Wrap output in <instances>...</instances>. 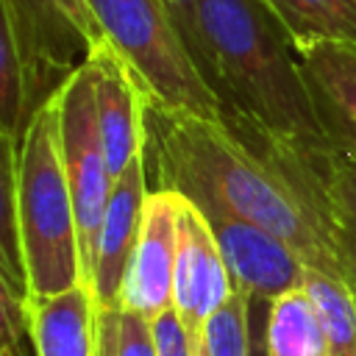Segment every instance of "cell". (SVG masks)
Masks as SVG:
<instances>
[{"label":"cell","instance_id":"e0dca14e","mask_svg":"<svg viewBox=\"0 0 356 356\" xmlns=\"http://www.w3.org/2000/svg\"><path fill=\"white\" fill-rule=\"evenodd\" d=\"M300 286L317 309L331 356H356V289L314 267H306Z\"/></svg>","mask_w":356,"mask_h":356},{"label":"cell","instance_id":"5b68a950","mask_svg":"<svg viewBox=\"0 0 356 356\" xmlns=\"http://www.w3.org/2000/svg\"><path fill=\"white\" fill-rule=\"evenodd\" d=\"M222 120L256 145L306 197L342 259L348 284L356 289V167L328 142H295L239 114Z\"/></svg>","mask_w":356,"mask_h":356},{"label":"cell","instance_id":"7402d4cb","mask_svg":"<svg viewBox=\"0 0 356 356\" xmlns=\"http://www.w3.org/2000/svg\"><path fill=\"white\" fill-rule=\"evenodd\" d=\"M250 356H267V300H253L250 298Z\"/></svg>","mask_w":356,"mask_h":356},{"label":"cell","instance_id":"ac0fdd59","mask_svg":"<svg viewBox=\"0 0 356 356\" xmlns=\"http://www.w3.org/2000/svg\"><path fill=\"white\" fill-rule=\"evenodd\" d=\"M250 295L236 289L231 300L206 323L203 348L206 356H250Z\"/></svg>","mask_w":356,"mask_h":356},{"label":"cell","instance_id":"6da1fadb","mask_svg":"<svg viewBox=\"0 0 356 356\" xmlns=\"http://www.w3.org/2000/svg\"><path fill=\"white\" fill-rule=\"evenodd\" d=\"M145 131L150 192H178L195 206H217L250 220L292 245L309 267L348 281L342 259L306 197L222 117L167 108L147 97Z\"/></svg>","mask_w":356,"mask_h":356},{"label":"cell","instance_id":"7c38bea8","mask_svg":"<svg viewBox=\"0 0 356 356\" xmlns=\"http://www.w3.org/2000/svg\"><path fill=\"white\" fill-rule=\"evenodd\" d=\"M147 195H150V184L142 156L114 181V189L108 195V206L97 239L92 284H89L97 312H120V292L139 239Z\"/></svg>","mask_w":356,"mask_h":356},{"label":"cell","instance_id":"44dd1931","mask_svg":"<svg viewBox=\"0 0 356 356\" xmlns=\"http://www.w3.org/2000/svg\"><path fill=\"white\" fill-rule=\"evenodd\" d=\"M164 3H167L170 14H172V19H175V25L184 36L197 70H200V61H203V47H200V33H197V6H200V0H164Z\"/></svg>","mask_w":356,"mask_h":356},{"label":"cell","instance_id":"52a82bcc","mask_svg":"<svg viewBox=\"0 0 356 356\" xmlns=\"http://www.w3.org/2000/svg\"><path fill=\"white\" fill-rule=\"evenodd\" d=\"M3 22L22 53L31 103L39 108L83 64L75 61L106 42L89 0H0Z\"/></svg>","mask_w":356,"mask_h":356},{"label":"cell","instance_id":"4fadbf2b","mask_svg":"<svg viewBox=\"0 0 356 356\" xmlns=\"http://www.w3.org/2000/svg\"><path fill=\"white\" fill-rule=\"evenodd\" d=\"M298 58L328 145L356 167V44L317 42Z\"/></svg>","mask_w":356,"mask_h":356},{"label":"cell","instance_id":"ffe728a7","mask_svg":"<svg viewBox=\"0 0 356 356\" xmlns=\"http://www.w3.org/2000/svg\"><path fill=\"white\" fill-rule=\"evenodd\" d=\"M150 323H153V342L159 356H195V342L184 328L181 317L175 314V309H167Z\"/></svg>","mask_w":356,"mask_h":356},{"label":"cell","instance_id":"5bb4252c","mask_svg":"<svg viewBox=\"0 0 356 356\" xmlns=\"http://www.w3.org/2000/svg\"><path fill=\"white\" fill-rule=\"evenodd\" d=\"M28 337L36 356H97V306L89 284L28 298Z\"/></svg>","mask_w":356,"mask_h":356},{"label":"cell","instance_id":"30bf717a","mask_svg":"<svg viewBox=\"0 0 356 356\" xmlns=\"http://www.w3.org/2000/svg\"><path fill=\"white\" fill-rule=\"evenodd\" d=\"M181 195L153 189L145 200L139 239L122 281L120 312H134L156 320L172 309V270L178 250Z\"/></svg>","mask_w":356,"mask_h":356},{"label":"cell","instance_id":"8992f818","mask_svg":"<svg viewBox=\"0 0 356 356\" xmlns=\"http://www.w3.org/2000/svg\"><path fill=\"white\" fill-rule=\"evenodd\" d=\"M56 100H58L61 161L67 170V181H70L75 214H78L83 281L92 284L97 239H100L103 214H106L114 181L106 161V147H103V134L97 120V100H95V78L86 58L61 83V89L56 92Z\"/></svg>","mask_w":356,"mask_h":356},{"label":"cell","instance_id":"d6986e66","mask_svg":"<svg viewBox=\"0 0 356 356\" xmlns=\"http://www.w3.org/2000/svg\"><path fill=\"white\" fill-rule=\"evenodd\" d=\"M114 356H159L153 323L134 312H117V353Z\"/></svg>","mask_w":356,"mask_h":356},{"label":"cell","instance_id":"cb8c5ba5","mask_svg":"<svg viewBox=\"0 0 356 356\" xmlns=\"http://www.w3.org/2000/svg\"><path fill=\"white\" fill-rule=\"evenodd\" d=\"M0 356H22V353H19V348H14V345L3 342V348H0Z\"/></svg>","mask_w":356,"mask_h":356},{"label":"cell","instance_id":"3957f363","mask_svg":"<svg viewBox=\"0 0 356 356\" xmlns=\"http://www.w3.org/2000/svg\"><path fill=\"white\" fill-rule=\"evenodd\" d=\"M19 245L28 298L61 295L83 281L81 236L72 189L58 145V100H44L17 153Z\"/></svg>","mask_w":356,"mask_h":356},{"label":"cell","instance_id":"9a60e30c","mask_svg":"<svg viewBox=\"0 0 356 356\" xmlns=\"http://www.w3.org/2000/svg\"><path fill=\"white\" fill-rule=\"evenodd\" d=\"M267 356H331L317 309L303 286L267 303Z\"/></svg>","mask_w":356,"mask_h":356},{"label":"cell","instance_id":"9c48e42d","mask_svg":"<svg viewBox=\"0 0 356 356\" xmlns=\"http://www.w3.org/2000/svg\"><path fill=\"white\" fill-rule=\"evenodd\" d=\"M211 225V234L231 270L234 286L253 300H275L289 289H298L306 275V261L273 231L242 220L217 206H197Z\"/></svg>","mask_w":356,"mask_h":356},{"label":"cell","instance_id":"ba28073f","mask_svg":"<svg viewBox=\"0 0 356 356\" xmlns=\"http://www.w3.org/2000/svg\"><path fill=\"white\" fill-rule=\"evenodd\" d=\"M236 292L222 250L203 211L181 195L178 250L172 270V309L189 331L192 342L203 339L206 323Z\"/></svg>","mask_w":356,"mask_h":356},{"label":"cell","instance_id":"7a4b0ae2","mask_svg":"<svg viewBox=\"0 0 356 356\" xmlns=\"http://www.w3.org/2000/svg\"><path fill=\"white\" fill-rule=\"evenodd\" d=\"M200 72L222 103L270 134L295 142H328L292 36L264 0H200Z\"/></svg>","mask_w":356,"mask_h":356},{"label":"cell","instance_id":"2e32d148","mask_svg":"<svg viewBox=\"0 0 356 356\" xmlns=\"http://www.w3.org/2000/svg\"><path fill=\"white\" fill-rule=\"evenodd\" d=\"M284 22L295 50L317 42L356 44V0H264Z\"/></svg>","mask_w":356,"mask_h":356},{"label":"cell","instance_id":"603a6c76","mask_svg":"<svg viewBox=\"0 0 356 356\" xmlns=\"http://www.w3.org/2000/svg\"><path fill=\"white\" fill-rule=\"evenodd\" d=\"M117 353V312H97V356Z\"/></svg>","mask_w":356,"mask_h":356},{"label":"cell","instance_id":"277c9868","mask_svg":"<svg viewBox=\"0 0 356 356\" xmlns=\"http://www.w3.org/2000/svg\"><path fill=\"white\" fill-rule=\"evenodd\" d=\"M106 42L131 64L150 100L203 117H222V103L197 70L164 0H89Z\"/></svg>","mask_w":356,"mask_h":356},{"label":"cell","instance_id":"d4e9b609","mask_svg":"<svg viewBox=\"0 0 356 356\" xmlns=\"http://www.w3.org/2000/svg\"><path fill=\"white\" fill-rule=\"evenodd\" d=\"M195 356H206V348H203V339L195 342Z\"/></svg>","mask_w":356,"mask_h":356},{"label":"cell","instance_id":"8fae6325","mask_svg":"<svg viewBox=\"0 0 356 356\" xmlns=\"http://www.w3.org/2000/svg\"><path fill=\"white\" fill-rule=\"evenodd\" d=\"M86 64L95 78L97 120L108 172L111 181H117L136 159L145 156V108L150 95L111 42L92 47L86 53Z\"/></svg>","mask_w":356,"mask_h":356}]
</instances>
